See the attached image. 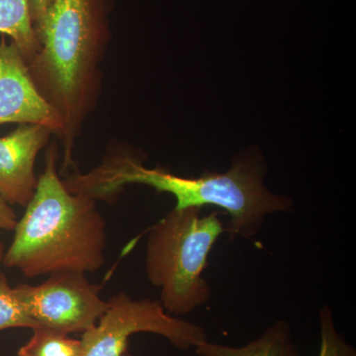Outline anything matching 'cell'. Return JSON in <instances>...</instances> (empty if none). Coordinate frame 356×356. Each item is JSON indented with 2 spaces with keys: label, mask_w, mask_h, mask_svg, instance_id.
Listing matches in <instances>:
<instances>
[{
  "label": "cell",
  "mask_w": 356,
  "mask_h": 356,
  "mask_svg": "<svg viewBox=\"0 0 356 356\" xmlns=\"http://www.w3.org/2000/svg\"><path fill=\"white\" fill-rule=\"evenodd\" d=\"M107 0H53L38 31L30 74L64 123L60 173L74 168L77 137L95 109L110 38Z\"/></svg>",
  "instance_id": "1"
},
{
  "label": "cell",
  "mask_w": 356,
  "mask_h": 356,
  "mask_svg": "<svg viewBox=\"0 0 356 356\" xmlns=\"http://www.w3.org/2000/svg\"><path fill=\"white\" fill-rule=\"evenodd\" d=\"M264 175L266 165L257 154L238 156L226 172L182 177L163 168H147L132 154L115 153L90 172L79 173L76 186L96 202L113 201L127 185L143 184L172 194L177 209L216 206L229 216L226 225L229 240L236 236L250 240L267 216L292 207L291 199L266 188Z\"/></svg>",
  "instance_id": "2"
},
{
  "label": "cell",
  "mask_w": 356,
  "mask_h": 356,
  "mask_svg": "<svg viewBox=\"0 0 356 356\" xmlns=\"http://www.w3.org/2000/svg\"><path fill=\"white\" fill-rule=\"evenodd\" d=\"M58 158L57 144L47 146L36 191L2 259L27 278L65 270L96 273L105 264L107 222L95 201L67 188Z\"/></svg>",
  "instance_id": "3"
},
{
  "label": "cell",
  "mask_w": 356,
  "mask_h": 356,
  "mask_svg": "<svg viewBox=\"0 0 356 356\" xmlns=\"http://www.w3.org/2000/svg\"><path fill=\"white\" fill-rule=\"evenodd\" d=\"M201 208H173L147 234L145 271L159 290V303L172 316H184L205 305L212 289L204 278L211 250L227 233L219 213Z\"/></svg>",
  "instance_id": "4"
},
{
  "label": "cell",
  "mask_w": 356,
  "mask_h": 356,
  "mask_svg": "<svg viewBox=\"0 0 356 356\" xmlns=\"http://www.w3.org/2000/svg\"><path fill=\"white\" fill-rule=\"evenodd\" d=\"M95 327L81 334V356H134L129 339L147 332L163 337L179 350H195L208 341L203 327L170 315L159 300L134 299L119 292Z\"/></svg>",
  "instance_id": "5"
},
{
  "label": "cell",
  "mask_w": 356,
  "mask_h": 356,
  "mask_svg": "<svg viewBox=\"0 0 356 356\" xmlns=\"http://www.w3.org/2000/svg\"><path fill=\"white\" fill-rule=\"evenodd\" d=\"M14 288L36 329L67 336L95 327L108 308V301L100 296L102 287L81 271H58L40 284L21 283Z\"/></svg>",
  "instance_id": "6"
},
{
  "label": "cell",
  "mask_w": 356,
  "mask_h": 356,
  "mask_svg": "<svg viewBox=\"0 0 356 356\" xmlns=\"http://www.w3.org/2000/svg\"><path fill=\"white\" fill-rule=\"evenodd\" d=\"M29 124L48 129L58 140L64 132L60 114L44 99L33 81L17 47L0 41V125Z\"/></svg>",
  "instance_id": "7"
},
{
  "label": "cell",
  "mask_w": 356,
  "mask_h": 356,
  "mask_svg": "<svg viewBox=\"0 0 356 356\" xmlns=\"http://www.w3.org/2000/svg\"><path fill=\"white\" fill-rule=\"evenodd\" d=\"M51 133L39 125L23 124L0 138V198L26 207L38 184L35 163L50 143Z\"/></svg>",
  "instance_id": "8"
},
{
  "label": "cell",
  "mask_w": 356,
  "mask_h": 356,
  "mask_svg": "<svg viewBox=\"0 0 356 356\" xmlns=\"http://www.w3.org/2000/svg\"><path fill=\"white\" fill-rule=\"evenodd\" d=\"M198 356H302L293 341L291 327L284 320L276 321L261 336L243 346L206 341L195 348Z\"/></svg>",
  "instance_id": "9"
},
{
  "label": "cell",
  "mask_w": 356,
  "mask_h": 356,
  "mask_svg": "<svg viewBox=\"0 0 356 356\" xmlns=\"http://www.w3.org/2000/svg\"><path fill=\"white\" fill-rule=\"evenodd\" d=\"M0 34L10 37L27 64L38 53L28 0H0Z\"/></svg>",
  "instance_id": "10"
},
{
  "label": "cell",
  "mask_w": 356,
  "mask_h": 356,
  "mask_svg": "<svg viewBox=\"0 0 356 356\" xmlns=\"http://www.w3.org/2000/svg\"><path fill=\"white\" fill-rule=\"evenodd\" d=\"M22 348L34 356H81V343L67 334L36 329Z\"/></svg>",
  "instance_id": "11"
},
{
  "label": "cell",
  "mask_w": 356,
  "mask_h": 356,
  "mask_svg": "<svg viewBox=\"0 0 356 356\" xmlns=\"http://www.w3.org/2000/svg\"><path fill=\"white\" fill-rule=\"evenodd\" d=\"M15 327H25L33 331L37 325L26 313L15 288L9 284L6 274L0 270V331Z\"/></svg>",
  "instance_id": "12"
},
{
  "label": "cell",
  "mask_w": 356,
  "mask_h": 356,
  "mask_svg": "<svg viewBox=\"0 0 356 356\" xmlns=\"http://www.w3.org/2000/svg\"><path fill=\"white\" fill-rule=\"evenodd\" d=\"M321 344L318 356H356V350L334 325L331 307L325 305L318 312Z\"/></svg>",
  "instance_id": "13"
},
{
  "label": "cell",
  "mask_w": 356,
  "mask_h": 356,
  "mask_svg": "<svg viewBox=\"0 0 356 356\" xmlns=\"http://www.w3.org/2000/svg\"><path fill=\"white\" fill-rule=\"evenodd\" d=\"M51 1L53 0H28L32 24L36 35L37 31L41 27L42 23H43L44 16H46L47 11H48Z\"/></svg>",
  "instance_id": "14"
},
{
  "label": "cell",
  "mask_w": 356,
  "mask_h": 356,
  "mask_svg": "<svg viewBox=\"0 0 356 356\" xmlns=\"http://www.w3.org/2000/svg\"><path fill=\"white\" fill-rule=\"evenodd\" d=\"M18 218L13 206L0 198V231L13 232L17 224Z\"/></svg>",
  "instance_id": "15"
},
{
  "label": "cell",
  "mask_w": 356,
  "mask_h": 356,
  "mask_svg": "<svg viewBox=\"0 0 356 356\" xmlns=\"http://www.w3.org/2000/svg\"><path fill=\"white\" fill-rule=\"evenodd\" d=\"M4 252H6V248H4L3 243L0 240V264H2V259H3Z\"/></svg>",
  "instance_id": "16"
},
{
  "label": "cell",
  "mask_w": 356,
  "mask_h": 356,
  "mask_svg": "<svg viewBox=\"0 0 356 356\" xmlns=\"http://www.w3.org/2000/svg\"><path fill=\"white\" fill-rule=\"evenodd\" d=\"M16 356H34V355H30V353H27V351H26L24 350V348H21L20 350H18L17 355H16Z\"/></svg>",
  "instance_id": "17"
}]
</instances>
